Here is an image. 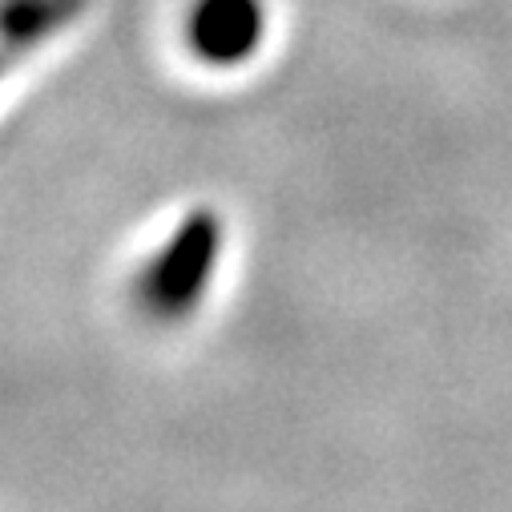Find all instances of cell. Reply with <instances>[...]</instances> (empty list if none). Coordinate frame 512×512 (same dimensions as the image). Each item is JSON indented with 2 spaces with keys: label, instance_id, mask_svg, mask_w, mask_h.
<instances>
[{
  "label": "cell",
  "instance_id": "3957f363",
  "mask_svg": "<svg viewBox=\"0 0 512 512\" xmlns=\"http://www.w3.org/2000/svg\"><path fill=\"white\" fill-rule=\"evenodd\" d=\"M77 9V0H9L5 9V45L17 53L29 41H41L53 33L61 21H69Z\"/></svg>",
  "mask_w": 512,
  "mask_h": 512
},
{
  "label": "cell",
  "instance_id": "6da1fadb",
  "mask_svg": "<svg viewBox=\"0 0 512 512\" xmlns=\"http://www.w3.org/2000/svg\"><path fill=\"white\" fill-rule=\"evenodd\" d=\"M218 250H222V226L210 210L190 214L170 242L150 259L138 283V299L154 319H182L190 315L218 267Z\"/></svg>",
  "mask_w": 512,
  "mask_h": 512
},
{
  "label": "cell",
  "instance_id": "7a4b0ae2",
  "mask_svg": "<svg viewBox=\"0 0 512 512\" xmlns=\"http://www.w3.org/2000/svg\"><path fill=\"white\" fill-rule=\"evenodd\" d=\"M186 41L206 65H238L263 41L259 0H198L186 21Z\"/></svg>",
  "mask_w": 512,
  "mask_h": 512
}]
</instances>
